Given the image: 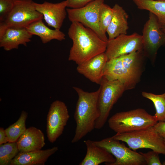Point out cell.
I'll use <instances>...</instances> for the list:
<instances>
[{
    "label": "cell",
    "instance_id": "16",
    "mask_svg": "<svg viewBox=\"0 0 165 165\" xmlns=\"http://www.w3.org/2000/svg\"><path fill=\"white\" fill-rule=\"evenodd\" d=\"M86 148V155L79 165H98L105 163L106 165L114 163L116 158L105 148L96 145L93 141L87 140L84 141Z\"/></svg>",
    "mask_w": 165,
    "mask_h": 165
},
{
    "label": "cell",
    "instance_id": "15",
    "mask_svg": "<svg viewBox=\"0 0 165 165\" xmlns=\"http://www.w3.org/2000/svg\"><path fill=\"white\" fill-rule=\"evenodd\" d=\"M108 59L105 53L98 54L78 65L77 71L92 82L100 85L103 70Z\"/></svg>",
    "mask_w": 165,
    "mask_h": 165
},
{
    "label": "cell",
    "instance_id": "22",
    "mask_svg": "<svg viewBox=\"0 0 165 165\" xmlns=\"http://www.w3.org/2000/svg\"><path fill=\"white\" fill-rule=\"evenodd\" d=\"M27 116V113L23 111L18 120L5 130L9 142H16L26 130L25 123Z\"/></svg>",
    "mask_w": 165,
    "mask_h": 165
},
{
    "label": "cell",
    "instance_id": "19",
    "mask_svg": "<svg viewBox=\"0 0 165 165\" xmlns=\"http://www.w3.org/2000/svg\"><path fill=\"white\" fill-rule=\"evenodd\" d=\"M112 8V18L106 32L108 40L122 34H127L129 28L128 15L125 10L117 4H116Z\"/></svg>",
    "mask_w": 165,
    "mask_h": 165
},
{
    "label": "cell",
    "instance_id": "23",
    "mask_svg": "<svg viewBox=\"0 0 165 165\" xmlns=\"http://www.w3.org/2000/svg\"><path fill=\"white\" fill-rule=\"evenodd\" d=\"M141 95L153 103L156 111L154 116L157 121H165V92L158 95L143 91Z\"/></svg>",
    "mask_w": 165,
    "mask_h": 165
},
{
    "label": "cell",
    "instance_id": "29",
    "mask_svg": "<svg viewBox=\"0 0 165 165\" xmlns=\"http://www.w3.org/2000/svg\"><path fill=\"white\" fill-rule=\"evenodd\" d=\"M153 127L158 135L165 140V121H159Z\"/></svg>",
    "mask_w": 165,
    "mask_h": 165
},
{
    "label": "cell",
    "instance_id": "3",
    "mask_svg": "<svg viewBox=\"0 0 165 165\" xmlns=\"http://www.w3.org/2000/svg\"><path fill=\"white\" fill-rule=\"evenodd\" d=\"M73 88L78 94L74 118L76 123L72 143H75L95 129L96 122L100 116L98 98L100 89L88 92L77 87Z\"/></svg>",
    "mask_w": 165,
    "mask_h": 165
},
{
    "label": "cell",
    "instance_id": "2",
    "mask_svg": "<svg viewBox=\"0 0 165 165\" xmlns=\"http://www.w3.org/2000/svg\"><path fill=\"white\" fill-rule=\"evenodd\" d=\"M144 56L142 50L108 60L104 69L103 77L120 82L126 90L134 88L140 80Z\"/></svg>",
    "mask_w": 165,
    "mask_h": 165
},
{
    "label": "cell",
    "instance_id": "7",
    "mask_svg": "<svg viewBox=\"0 0 165 165\" xmlns=\"http://www.w3.org/2000/svg\"><path fill=\"white\" fill-rule=\"evenodd\" d=\"M32 0H15L12 10L0 25L14 28H26L32 23L43 19L35 9Z\"/></svg>",
    "mask_w": 165,
    "mask_h": 165
},
{
    "label": "cell",
    "instance_id": "18",
    "mask_svg": "<svg viewBox=\"0 0 165 165\" xmlns=\"http://www.w3.org/2000/svg\"><path fill=\"white\" fill-rule=\"evenodd\" d=\"M58 150L57 147L45 150L19 152L11 161L10 165H44L49 157Z\"/></svg>",
    "mask_w": 165,
    "mask_h": 165
},
{
    "label": "cell",
    "instance_id": "17",
    "mask_svg": "<svg viewBox=\"0 0 165 165\" xmlns=\"http://www.w3.org/2000/svg\"><path fill=\"white\" fill-rule=\"evenodd\" d=\"M16 142L20 152L40 150L45 144L43 133L40 130L33 127L27 128Z\"/></svg>",
    "mask_w": 165,
    "mask_h": 165
},
{
    "label": "cell",
    "instance_id": "30",
    "mask_svg": "<svg viewBox=\"0 0 165 165\" xmlns=\"http://www.w3.org/2000/svg\"><path fill=\"white\" fill-rule=\"evenodd\" d=\"M9 142L5 130L3 128H0V145Z\"/></svg>",
    "mask_w": 165,
    "mask_h": 165
},
{
    "label": "cell",
    "instance_id": "13",
    "mask_svg": "<svg viewBox=\"0 0 165 165\" xmlns=\"http://www.w3.org/2000/svg\"><path fill=\"white\" fill-rule=\"evenodd\" d=\"M37 11L43 16L48 26L60 30L67 14L66 1L57 3L45 1L42 4L35 2Z\"/></svg>",
    "mask_w": 165,
    "mask_h": 165
},
{
    "label": "cell",
    "instance_id": "4",
    "mask_svg": "<svg viewBox=\"0 0 165 165\" xmlns=\"http://www.w3.org/2000/svg\"><path fill=\"white\" fill-rule=\"evenodd\" d=\"M158 121L154 116L144 109L138 108L116 113L108 119L110 128L116 133H123L152 127Z\"/></svg>",
    "mask_w": 165,
    "mask_h": 165
},
{
    "label": "cell",
    "instance_id": "27",
    "mask_svg": "<svg viewBox=\"0 0 165 165\" xmlns=\"http://www.w3.org/2000/svg\"><path fill=\"white\" fill-rule=\"evenodd\" d=\"M143 157L147 165H162L159 153L152 150L147 153L139 152Z\"/></svg>",
    "mask_w": 165,
    "mask_h": 165
},
{
    "label": "cell",
    "instance_id": "24",
    "mask_svg": "<svg viewBox=\"0 0 165 165\" xmlns=\"http://www.w3.org/2000/svg\"><path fill=\"white\" fill-rule=\"evenodd\" d=\"M19 152L16 142H9L0 145V165H9Z\"/></svg>",
    "mask_w": 165,
    "mask_h": 165
},
{
    "label": "cell",
    "instance_id": "11",
    "mask_svg": "<svg viewBox=\"0 0 165 165\" xmlns=\"http://www.w3.org/2000/svg\"><path fill=\"white\" fill-rule=\"evenodd\" d=\"M69 117L64 103L57 100L52 103L47 117L46 133L50 142L53 143L62 134Z\"/></svg>",
    "mask_w": 165,
    "mask_h": 165
},
{
    "label": "cell",
    "instance_id": "6",
    "mask_svg": "<svg viewBox=\"0 0 165 165\" xmlns=\"http://www.w3.org/2000/svg\"><path fill=\"white\" fill-rule=\"evenodd\" d=\"M100 85L98 98L100 116L95 124V129H97L104 126L113 105L126 90L120 82L108 80L103 77Z\"/></svg>",
    "mask_w": 165,
    "mask_h": 165
},
{
    "label": "cell",
    "instance_id": "31",
    "mask_svg": "<svg viewBox=\"0 0 165 165\" xmlns=\"http://www.w3.org/2000/svg\"><path fill=\"white\" fill-rule=\"evenodd\" d=\"M162 28L163 30V31H164V33H165V24L162 26Z\"/></svg>",
    "mask_w": 165,
    "mask_h": 165
},
{
    "label": "cell",
    "instance_id": "14",
    "mask_svg": "<svg viewBox=\"0 0 165 165\" xmlns=\"http://www.w3.org/2000/svg\"><path fill=\"white\" fill-rule=\"evenodd\" d=\"M32 36L26 28H14L0 25V47L9 51L18 49L20 45L27 46Z\"/></svg>",
    "mask_w": 165,
    "mask_h": 165
},
{
    "label": "cell",
    "instance_id": "34",
    "mask_svg": "<svg viewBox=\"0 0 165 165\" xmlns=\"http://www.w3.org/2000/svg\"><path fill=\"white\" fill-rule=\"evenodd\" d=\"M164 143H165V140H164Z\"/></svg>",
    "mask_w": 165,
    "mask_h": 165
},
{
    "label": "cell",
    "instance_id": "21",
    "mask_svg": "<svg viewBox=\"0 0 165 165\" xmlns=\"http://www.w3.org/2000/svg\"><path fill=\"white\" fill-rule=\"evenodd\" d=\"M138 9L147 10L155 15L161 24H165V1L132 0Z\"/></svg>",
    "mask_w": 165,
    "mask_h": 165
},
{
    "label": "cell",
    "instance_id": "8",
    "mask_svg": "<svg viewBox=\"0 0 165 165\" xmlns=\"http://www.w3.org/2000/svg\"><path fill=\"white\" fill-rule=\"evenodd\" d=\"M104 0H95L77 8L67 9L69 20L80 23L94 31L103 41L107 42L106 34L101 31L99 21V10Z\"/></svg>",
    "mask_w": 165,
    "mask_h": 165
},
{
    "label": "cell",
    "instance_id": "25",
    "mask_svg": "<svg viewBox=\"0 0 165 165\" xmlns=\"http://www.w3.org/2000/svg\"><path fill=\"white\" fill-rule=\"evenodd\" d=\"M112 14V8L104 3L102 4L99 10V21L100 28L105 34L111 20Z\"/></svg>",
    "mask_w": 165,
    "mask_h": 165
},
{
    "label": "cell",
    "instance_id": "12",
    "mask_svg": "<svg viewBox=\"0 0 165 165\" xmlns=\"http://www.w3.org/2000/svg\"><path fill=\"white\" fill-rule=\"evenodd\" d=\"M143 50L142 35L137 33L122 34L108 40L105 53L108 60L134 52Z\"/></svg>",
    "mask_w": 165,
    "mask_h": 165
},
{
    "label": "cell",
    "instance_id": "28",
    "mask_svg": "<svg viewBox=\"0 0 165 165\" xmlns=\"http://www.w3.org/2000/svg\"><path fill=\"white\" fill-rule=\"evenodd\" d=\"M95 0H66L67 7L77 8L83 7Z\"/></svg>",
    "mask_w": 165,
    "mask_h": 165
},
{
    "label": "cell",
    "instance_id": "20",
    "mask_svg": "<svg viewBox=\"0 0 165 165\" xmlns=\"http://www.w3.org/2000/svg\"><path fill=\"white\" fill-rule=\"evenodd\" d=\"M26 28L32 35L39 36L42 43H46L53 39L62 41L65 39V35L60 30L52 29L46 26L42 20L30 24Z\"/></svg>",
    "mask_w": 165,
    "mask_h": 165
},
{
    "label": "cell",
    "instance_id": "1",
    "mask_svg": "<svg viewBox=\"0 0 165 165\" xmlns=\"http://www.w3.org/2000/svg\"><path fill=\"white\" fill-rule=\"evenodd\" d=\"M68 33L73 42L69 52V61L79 65L105 52L107 42L80 23L72 22Z\"/></svg>",
    "mask_w": 165,
    "mask_h": 165
},
{
    "label": "cell",
    "instance_id": "10",
    "mask_svg": "<svg viewBox=\"0 0 165 165\" xmlns=\"http://www.w3.org/2000/svg\"><path fill=\"white\" fill-rule=\"evenodd\" d=\"M142 36L145 56H155L159 48L165 44V33L156 16L150 12L144 25Z\"/></svg>",
    "mask_w": 165,
    "mask_h": 165
},
{
    "label": "cell",
    "instance_id": "26",
    "mask_svg": "<svg viewBox=\"0 0 165 165\" xmlns=\"http://www.w3.org/2000/svg\"><path fill=\"white\" fill-rule=\"evenodd\" d=\"M15 0H0V21H3L12 10Z\"/></svg>",
    "mask_w": 165,
    "mask_h": 165
},
{
    "label": "cell",
    "instance_id": "33",
    "mask_svg": "<svg viewBox=\"0 0 165 165\" xmlns=\"http://www.w3.org/2000/svg\"><path fill=\"white\" fill-rule=\"evenodd\" d=\"M162 165H165V161L163 163Z\"/></svg>",
    "mask_w": 165,
    "mask_h": 165
},
{
    "label": "cell",
    "instance_id": "5",
    "mask_svg": "<svg viewBox=\"0 0 165 165\" xmlns=\"http://www.w3.org/2000/svg\"><path fill=\"white\" fill-rule=\"evenodd\" d=\"M113 138L127 143L133 150L149 148L159 154L165 155V144L153 127L137 131L116 133Z\"/></svg>",
    "mask_w": 165,
    "mask_h": 165
},
{
    "label": "cell",
    "instance_id": "32",
    "mask_svg": "<svg viewBox=\"0 0 165 165\" xmlns=\"http://www.w3.org/2000/svg\"><path fill=\"white\" fill-rule=\"evenodd\" d=\"M155 0L159 1H165V0Z\"/></svg>",
    "mask_w": 165,
    "mask_h": 165
},
{
    "label": "cell",
    "instance_id": "9",
    "mask_svg": "<svg viewBox=\"0 0 165 165\" xmlns=\"http://www.w3.org/2000/svg\"><path fill=\"white\" fill-rule=\"evenodd\" d=\"M112 136L99 141H93L97 146L103 148L114 156L116 161L109 165H145L146 163L142 155L132 150L123 143Z\"/></svg>",
    "mask_w": 165,
    "mask_h": 165
}]
</instances>
